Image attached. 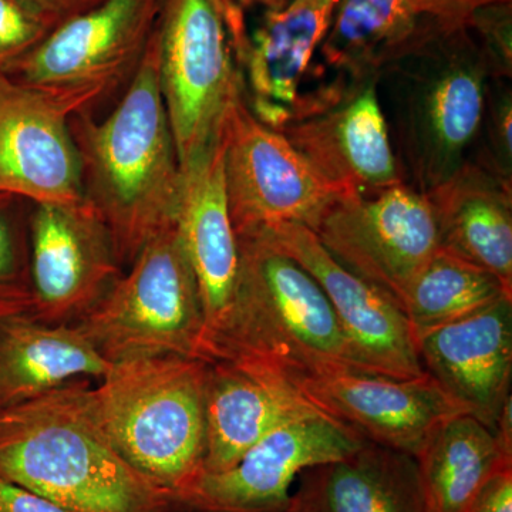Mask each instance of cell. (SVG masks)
Instances as JSON below:
<instances>
[{
  "label": "cell",
  "instance_id": "obj_33",
  "mask_svg": "<svg viewBox=\"0 0 512 512\" xmlns=\"http://www.w3.org/2000/svg\"><path fill=\"white\" fill-rule=\"evenodd\" d=\"M55 30L67 20L96 8L103 0H22Z\"/></svg>",
  "mask_w": 512,
  "mask_h": 512
},
{
  "label": "cell",
  "instance_id": "obj_18",
  "mask_svg": "<svg viewBox=\"0 0 512 512\" xmlns=\"http://www.w3.org/2000/svg\"><path fill=\"white\" fill-rule=\"evenodd\" d=\"M72 114L0 72V194L32 205L83 201Z\"/></svg>",
  "mask_w": 512,
  "mask_h": 512
},
{
  "label": "cell",
  "instance_id": "obj_23",
  "mask_svg": "<svg viewBox=\"0 0 512 512\" xmlns=\"http://www.w3.org/2000/svg\"><path fill=\"white\" fill-rule=\"evenodd\" d=\"M503 178L467 161L427 192L441 251L480 266L512 293V190Z\"/></svg>",
  "mask_w": 512,
  "mask_h": 512
},
{
  "label": "cell",
  "instance_id": "obj_29",
  "mask_svg": "<svg viewBox=\"0 0 512 512\" xmlns=\"http://www.w3.org/2000/svg\"><path fill=\"white\" fill-rule=\"evenodd\" d=\"M52 30L22 0H0V70L30 52Z\"/></svg>",
  "mask_w": 512,
  "mask_h": 512
},
{
  "label": "cell",
  "instance_id": "obj_15",
  "mask_svg": "<svg viewBox=\"0 0 512 512\" xmlns=\"http://www.w3.org/2000/svg\"><path fill=\"white\" fill-rule=\"evenodd\" d=\"M305 399L363 439L417 457L446 421L468 414L433 377L335 372L292 377Z\"/></svg>",
  "mask_w": 512,
  "mask_h": 512
},
{
  "label": "cell",
  "instance_id": "obj_31",
  "mask_svg": "<svg viewBox=\"0 0 512 512\" xmlns=\"http://www.w3.org/2000/svg\"><path fill=\"white\" fill-rule=\"evenodd\" d=\"M470 512H512V466L501 467L485 481Z\"/></svg>",
  "mask_w": 512,
  "mask_h": 512
},
{
  "label": "cell",
  "instance_id": "obj_6",
  "mask_svg": "<svg viewBox=\"0 0 512 512\" xmlns=\"http://www.w3.org/2000/svg\"><path fill=\"white\" fill-rule=\"evenodd\" d=\"M234 0H164L154 30L158 77L181 170L220 141L244 97Z\"/></svg>",
  "mask_w": 512,
  "mask_h": 512
},
{
  "label": "cell",
  "instance_id": "obj_14",
  "mask_svg": "<svg viewBox=\"0 0 512 512\" xmlns=\"http://www.w3.org/2000/svg\"><path fill=\"white\" fill-rule=\"evenodd\" d=\"M281 133L342 197L404 183L379 79L339 90L286 124Z\"/></svg>",
  "mask_w": 512,
  "mask_h": 512
},
{
  "label": "cell",
  "instance_id": "obj_3",
  "mask_svg": "<svg viewBox=\"0 0 512 512\" xmlns=\"http://www.w3.org/2000/svg\"><path fill=\"white\" fill-rule=\"evenodd\" d=\"M494 79L493 60L468 25L380 74L404 183L427 194L470 160Z\"/></svg>",
  "mask_w": 512,
  "mask_h": 512
},
{
  "label": "cell",
  "instance_id": "obj_19",
  "mask_svg": "<svg viewBox=\"0 0 512 512\" xmlns=\"http://www.w3.org/2000/svg\"><path fill=\"white\" fill-rule=\"evenodd\" d=\"M323 413L274 366L254 357L211 360L205 380V457L202 473L235 466L278 427Z\"/></svg>",
  "mask_w": 512,
  "mask_h": 512
},
{
  "label": "cell",
  "instance_id": "obj_22",
  "mask_svg": "<svg viewBox=\"0 0 512 512\" xmlns=\"http://www.w3.org/2000/svg\"><path fill=\"white\" fill-rule=\"evenodd\" d=\"M289 512H427L416 457L366 441L299 474Z\"/></svg>",
  "mask_w": 512,
  "mask_h": 512
},
{
  "label": "cell",
  "instance_id": "obj_9",
  "mask_svg": "<svg viewBox=\"0 0 512 512\" xmlns=\"http://www.w3.org/2000/svg\"><path fill=\"white\" fill-rule=\"evenodd\" d=\"M225 192L235 234L275 224L315 231L342 194L326 183L281 131L237 101L221 133Z\"/></svg>",
  "mask_w": 512,
  "mask_h": 512
},
{
  "label": "cell",
  "instance_id": "obj_7",
  "mask_svg": "<svg viewBox=\"0 0 512 512\" xmlns=\"http://www.w3.org/2000/svg\"><path fill=\"white\" fill-rule=\"evenodd\" d=\"M73 326L110 365L141 356L205 360L200 291L177 229L151 239Z\"/></svg>",
  "mask_w": 512,
  "mask_h": 512
},
{
  "label": "cell",
  "instance_id": "obj_1",
  "mask_svg": "<svg viewBox=\"0 0 512 512\" xmlns=\"http://www.w3.org/2000/svg\"><path fill=\"white\" fill-rule=\"evenodd\" d=\"M70 130L83 200L106 224L126 271L151 239L174 227L183 178L161 94L154 35L107 117L74 114Z\"/></svg>",
  "mask_w": 512,
  "mask_h": 512
},
{
  "label": "cell",
  "instance_id": "obj_25",
  "mask_svg": "<svg viewBox=\"0 0 512 512\" xmlns=\"http://www.w3.org/2000/svg\"><path fill=\"white\" fill-rule=\"evenodd\" d=\"M416 460L427 512H470L485 481L512 466L494 431L471 414L446 421Z\"/></svg>",
  "mask_w": 512,
  "mask_h": 512
},
{
  "label": "cell",
  "instance_id": "obj_30",
  "mask_svg": "<svg viewBox=\"0 0 512 512\" xmlns=\"http://www.w3.org/2000/svg\"><path fill=\"white\" fill-rule=\"evenodd\" d=\"M501 79L512 74V2L495 0L480 6L468 22Z\"/></svg>",
  "mask_w": 512,
  "mask_h": 512
},
{
  "label": "cell",
  "instance_id": "obj_13",
  "mask_svg": "<svg viewBox=\"0 0 512 512\" xmlns=\"http://www.w3.org/2000/svg\"><path fill=\"white\" fill-rule=\"evenodd\" d=\"M255 234L291 256L318 282L353 355L367 373L399 379L426 375L416 336L402 306L340 264L312 229L286 222Z\"/></svg>",
  "mask_w": 512,
  "mask_h": 512
},
{
  "label": "cell",
  "instance_id": "obj_10",
  "mask_svg": "<svg viewBox=\"0 0 512 512\" xmlns=\"http://www.w3.org/2000/svg\"><path fill=\"white\" fill-rule=\"evenodd\" d=\"M313 232L340 264L400 306L440 248L429 197L406 183L343 195Z\"/></svg>",
  "mask_w": 512,
  "mask_h": 512
},
{
  "label": "cell",
  "instance_id": "obj_20",
  "mask_svg": "<svg viewBox=\"0 0 512 512\" xmlns=\"http://www.w3.org/2000/svg\"><path fill=\"white\" fill-rule=\"evenodd\" d=\"M181 173L174 227L197 279L204 313V355L211 362L227 330L239 275L238 239L229 217L221 138Z\"/></svg>",
  "mask_w": 512,
  "mask_h": 512
},
{
  "label": "cell",
  "instance_id": "obj_21",
  "mask_svg": "<svg viewBox=\"0 0 512 512\" xmlns=\"http://www.w3.org/2000/svg\"><path fill=\"white\" fill-rule=\"evenodd\" d=\"M424 372L494 430L512 380V298L416 336Z\"/></svg>",
  "mask_w": 512,
  "mask_h": 512
},
{
  "label": "cell",
  "instance_id": "obj_26",
  "mask_svg": "<svg viewBox=\"0 0 512 512\" xmlns=\"http://www.w3.org/2000/svg\"><path fill=\"white\" fill-rule=\"evenodd\" d=\"M512 298L500 279L480 266L439 251L407 289L402 308L414 336L483 311Z\"/></svg>",
  "mask_w": 512,
  "mask_h": 512
},
{
  "label": "cell",
  "instance_id": "obj_17",
  "mask_svg": "<svg viewBox=\"0 0 512 512\" xmlns=\"http://www.w3.org/2000/svg\"><path fill=\"white\" fill-rule=\"evenodd\" d=\"M339 0H291L247 16L235 30L245 103L266 126L281 131L301 114L302 87L328 35Z\"/></svg>",
  "mask_w": 512,
  "mask_h": 512
},
{
  "label": "cell",
  "instance_id": "obj_12",
  "mask_svg": "<svg viewBox=\"0 0 512 512\" xmlns=\"http://www.w3.org/2000/svg\"><path fill=\"white\" fill-rule=\"evenodd\" d=\"M366 441L326 413L291 421L266 434L229 470L202 473L178 497V510L289 512L299 474L348 457Z\"/></svg>",
  "mask_w": 512,
  "mask_h": 512
},
{
  "label": "cell",
  "instance_id": "obj_5",
  "mask_svg": "<svg viewBox=\"0 0 512 512\" xmlns=\"http://www.w3.org/2000/svg\"><path fill=\"white\" fill-rule=\"evenodd\" d=\"M239 275L227 330L212 360H262L288 379L367 373L318 282L259 234L237 235Z\"/></svg>",
  "mask_w": 512,
  "mask_h": 512
},
{
  "label": "cell",
  "instance_id": "obj_4",
  "mask_svg": "<svg viewBox=\"0 0 512 512\" xmlns=\"http://www.w3.org/2000/svg\"><path fill=\"white\" fill-rule=\"evenodd\" d=\"M208 362L175 355L111 363L92 412L120 456L177 503L202 474Z\"/></svg>",
  "mask_w": 512,
  "mask_h": 512
},
{
  "label": "cell",
  "instance_id": "obj_11",
  "mask_svg": "<svg viewBox=\"0 0 512 512\" xmlns=\"http://www.w3.org/2000/svg\"><path fill=\"white\" fill-rule=\"evenodd\" d=\"M30 318L73 326L123 274L106 224L86 201L32 205L29 215Z\"/></svg>",
  "mask_w": 512,
  "mask_h": 512
},
{
  "label": "cell",
  "instance_id": "obj_2",
  "mask_svg": "<svg viewBox=\"0 0 512 512\" xmlns=\"http://www.w3.org/2000/svg\"><path fill=\"white\" fill-rule=\"evenodd\" d=\"M90 386L72 380L0 412V477L72 512L180 511L107 439Z\"/></svg>",
  "mask_w": 512,
  "mask_h": 512
},
{
  "label": "cell",
  "instance_id": "obj_32",
  "mask_svg": "<svg viewBox=\"0 0 512 512\" xmlns=\"http://www.w3.org/2000/svg\"><path fill=\"white\" fill-rule=\"evenodd\" d=\"M0 512H72L0 477Z\"/></svg>",
  "mask_w": 512,
  "mask_h": 512
},
{
  "label": "cell",
  "instance_id": "obj_8",
  "mask_svg": "<svg viewBox=\"0 0 512 512\" xmlns=\"http://www.w3.org/2000/svg\"><path fill=\"white\" fill-rule=\"evenodd\" d=\"M164 0H103L67 20L3 67L16 83L74 114L92 113L126 90L150 45Z\"/></svg>",
  "mask_w": 512,
  "mask_h": 512
},
{
  "label": "cell",
  "instance_id": "obj_34",
  "mask_svg": "<svg viewBox=\"0 0 512 512\" xmlns=\"http://www.w3.org/2000/svg\"><path fill=\"white\" fill-rule=\"evenodd\" d=\"M291 0H234L245 15L252 12H265V10H275L284 8Z\"/></svg>",
  "mask_w": 512,
  "mask_h": 512
},
{
  "label": "cell",
  "instance_id": "obj_24",
  "mask_svg": "<svg viewBox=\"0 0 512 512\" xmlns=\"http://www.w3.org/2000/svg\"><path fill=\"white\" fill-rule=\"evenodd\" d=\"M110 366L74 326L0 319V412L72 380H100Z\"/></svg>",
  "mask_w": 512,
  "mask_h": 512
},
{
  "label": "cell",
  "instance_id": "obj_28",
  "mask_svg": "<svg viewBox=\"0 0 512 512\" xmlns=\"http://www.w3.org/2000/svg\"><path fill=\"white\" fill-rule=\"evenodd\" d=\"M507 80L510 79H494L491 82L483 127L480 131V134L484 133L485 148H481L480 156L471 161L511 183L512 96Z\"/></svg>",
  "mask_w": 512,
  "mask_h": 512
},
{
  "label": "cell",
  "instance_id": "obj_27",
  "mask_svg": "<svg viewBox=\"0 0 512 512\" xmlns=\"http://www.w3.org/2000/svg\"><path fill=\"white\" fill-rule=\"evenodd\" d=\"M32 204L0 194V319L30 315L29 215Z\"/></svg>",
  "mask_w": 512,
  "mask_h": 512
},
{
  "label": "cell",
  "instance_id": "obj_16",
  "mask_svg": "<svg viewBox=\"0 0 512 512\" xmlns=\"http://www.w3.org/2000/svg\"><path fill=\"white\" fill-rule=\"evenodd\" d=\"M495 0H339L319 56L345 86L384 70L464 28Z\"/></svg>",
  "mask_w": 512,
  "mask_h": 512
}]
</instances>
